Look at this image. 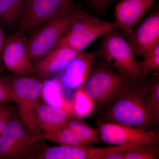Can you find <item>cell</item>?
Instances as JSON below:
<instances>
[{
  "label": "cell",
  "mask_w": 159,
  "mask_h": 159,
  "mask_svg": "<svg viewBox=\"0 0 159 159\" xmlns=\"http://www.w3.org/2000/svg\"><path fill=\"white\" fill-rule=\"evenodd\" d=\"M132 82L106 112L111 122L146 129L157 125L149 102V84Z\"/></svg>",
  "instance_id": "6da1fadb"
},
{
  "label": "cell",
  "mask_w": 159,
  "mask_h": 159,
  "mask_svg": "<svg viewBox=\"0 0 159 159\" xmlns=\"http://www.w3.org/2000/svg\"><path fill=\"white\" fill-rule=\"evenodd\" d=\"M132 82L108 66L101 65L92 67L89 77L80 87L93 100L95 108H103L112 104Z\"/></svg>",
  "instance_id": "7a4b0ae2"
},
{
  "label": "cell",
  "mask_w": 159,
  "mask_h": 159,
  "mask_svg": "<svg viewBox=\"0 0 159 159\" xmlns=\"http://www.w3.org/2000/svg\"><path fill=\"white\" fill-rule=\"evenodd\" d=\"M118 29L103 35L98 46V54L117 72L134 82H141L144 77L139 68L135 55Z\"/></svg>",
  "instance_id": "3957f363"
},
{
  "label": "cell",
  "mask_w": 159,
  "mask_h": 159,
  "mask_svg": "<svg viewBox=\"0 0 159 159\" xmlns=\"http://www.w3.org/2000/svg\"><path fill=\"white\" fill-rule=\"evenodd\" d=\"M43 139L30 134L13 116L0 134V159H38L47 147Z\"/></svg>",
  "instance_id": "277c9868"
},
{
  "label": "cell",
  "mask_w": 159,
  "mask_h": 159,
  "mask_svg": "<svg viewBox=\"0 0 159 159\" xmlns=\"http://www.w3.org/2000/svg\"><path fill=\"white\" fill-rule=\"evenodd\" d=\"M11 79L13 101L17 104L21 122L31 135L43 138L36 115L43 81L28 76L11 77Z\"/></svg>",
  "instance_id": "5b68a950"
},
{
  "label": "cell",
  "mask_w": 159,
  "mask_h": 159,
  "mask_svg": "<svg viewBox=\"0 0 159 159\" xmlns=\"http://www.w3.org/2000/svg\"><path fill=\"white\" fill-rule=\"evenodd\" d=\"M80 9L74 6L64 13L38 27L29 34L26 42L31 59L44 57L57 48L68 31Z\"/></svg>",
  "instance_id": "8992f818"
},
{
  "label": "cell",
  "mask_w": 159,
  "mask_h": 159,
  "mask_svg": "<svg viewBox=\"0 0 159 159\" xmlns=\"http://www.w3.org/2000/svg\"><path fill=\"white\" fill-rule=\"evenodd\" d=\"M115 29H118L115 22L102 20L80 9L57 47L67 46L77 52H82L94 41Z\"/></svg>",
  "instance_id": "52a82bcc"
},
{
  "label": "cell",
  "mask_w": 159,
  "mask_h": 159,
  "mask_svg": "<svg viewBox=\"0 0 159 159\" xmlns=\"http://www.w3.org/2000/svg\"><path fill=\"white\" fill-rule=\"evenodd\" d=\"M74 6L73 0H30L15 34L25 39L38 27Z\"/></svg>",
  "instance_id": "ba28073f"
},
{
  "label": "cell",
  "mask_w": 159,
  "mask_h": 159,
  "mask_svg": "<svg viewBox=\"0 0 159 159\" xmlns=\"http://www.w3.org/2000/svg\"><path fill=\"white\" fill-rule=\"evenodd\" d=\"M100 139L111 145L146 146L159 143L157 131L133 127L114 122L100 123L98 129Z\"/></svg>",
  "instance_id": "9c48e42d"
},
{
  "label": "cell",
  "mask_w": 159,
  "mask_h": 159,
  "mask_svg": "<svg viewBox=\"0 0 159 159\" xmlns=\"http://www.w3.org/2000/svg\"><path fill=\"white\" fill-rule=\"evenodd\" d=\"M2 59L6 67L16 76H28L34 72L26 41L16 34L6 38Z\"/></svg>",
  "instance_id": "30bf717a"
},
{
  "label": "cell",
  "mask_w": 159,
  "mask_h": 159,
  "mask_svg": "<svg viewBox=\"0 0 159 159\" xmlns=\"http://www.w3.org/2000/svg\"><path fill=\"white\" fill-rule=\"evenodd\" d=\"M135 56L144 57L159 43V11L156 8L127 38Z\"/></svg>",
  "instance_id": "8fae6325"
},
{
  "label": "cell",
  "mask_w": 159,
  "mask_h": 159,
  "mask_svg": "<svg viewBox=\"0 0 159 159\" xmlns=\"http://www.w3.org/2000/svg\"><path fill=\"white\" fill-rule=\"evenodd\" d=\"M156 0H121L115 10L116 22L127 39L139 22L153 6Z\"/></svg>",
  "instance_id": "7c38bea8"
},
{
  "label": "cell",
  "mask_w": 159,
  "mask_h": 159,
  "mask_svg": "<svg viewBox=\"0 0 159 159\" xmlns=\"http://www.w3.org/2000/svg\"><path fill=\"white\" fill-rule=\"evenodd\" d=\"M97 52H80L61 72L59 80L63 87L71 89H77L89 77L93 64L98 56Z\"/></svg>",
  "instance_id": "4fadbf2b"
},
{
  "label": "cell",
  "mask_w": 159,
  "mask_h": 159,
  "mask_svg": "<svg viewBox=\"0 0 159 159\" xmlns=\"http://www.w3.org/2000/svg\"><path fill=\"white\" fill-rule=\"evenodd\" d=\"M78 53L67 46H59L44 57L37 59L33 73L39 79H47L64 70Z\"/></svg>",
  "instance_id": "5bb4252c"
},
{
  "label": "cell",
  "mask_w": 159,
  "mask_h": 159,
  "mask_svg": "<svg viewBox=\"0 0 159 159\" xmlns=\"http://www.w3.org/2000/svg\"><path fill=\"white\" fill-rule=\"evenodd\" d=\"M70 112L40 102L37 111V122L43 134L65 125L72 117Z\"/></svg>",
  "instance_id": "9a60e30c"
},
{
  "label": "cell",
  "mask_w": 159,
  "mask_h": 159,
  "mask_svg": "<svg viewBox=\"0 0 159 159\" xmlns=\"http://www.w3.org/2000/svg\"><path fill=\"white\" fill-rule=\"evenodd\" d=\"M30 0H0V24L16 30L21 22Z\"/></svg>",
  "instance_id": "2e32d148"
},
{
  "label": "cell",
  "mask_w": 159,
  "mask_h": 159,
  "mask_svg": "<svg viewBox=\"0 0 159 159\" xmlns=\"http://www.w3.org/2000/svg\"><path fill=\"white\" fill-rule=\"evenodd\" d=\"M93 148L76 145H61L47 147L39 159H91Z\"/></svg>",
  "instance_id": "e0dca14e"
},
{
  "label": "cell",
  "mask_w": 159,
  "mask_h": 159,
  "mask_svg": "<svg viewBox=\"0 0 159 159\" xmlns=\"http://www.w3.org/2000/svg\"><path fill=\"white\" fill-rule=\"evenodd\" d=\"M62 87L58 79H45L40 97L46 104L65 109L71 112V102H68L65 99L62 93Z\"/></svg>",
  "instance_id": "ac0fdd59"
},
{
  "label": "cell",
  "mask_w": 159,
  "mask_h": 159,
  "mask_svg": "<svg viewBox=\"0 0 159 159\" xmlns=\"http://www.w3.org/2000/svg\"><path fill=\"white\" fill-rule=\"evenodd\" d=\"M65 125L88 147L101 139L98 129L89 126L79 119L71 117Z\"/></svg>",
  "instance_id": "d6986e66"
},
{
  "label": "cell",
  "mask_w": 159,
  "mask_h": 159,
  "mask_svg": "<svg viewBox=\"0 0 159 159\" xmlns=\"http://www.w3.org/2000/svg\"><path fill=\"white\" fill-rule=\"evenodd\" d=\"M77 89L71 102V113L72 116L80 119L90 115L95 106L93 100L84 92L81 88Z\"/></svg>",
  "instance_id": "ffe728a7"
},
{
  "label": "cell",
  "mask_w": 159,
  "mask_h": 159,
  "mask_svg": "<svg viewBox=\"0 0 159 159\" xmlns=\"http://www.w3.org/2000/svg\"><path fill=\"white\" fill-rule=\"evenodd\" d=\"M43 138L61 145L86 146L65 125L43 134Z\"/></svg>",
  "instance_id": "44dd1931"
},
{
  "label": "cell",
  "mask_w": 159,
  "mask_h": 159,
  "mask_svg": "<svg viewBox=\"0 0 159 159\" xmlns=\"http://www.w3.org/2000/svg\"><path fill=\"white\" fill-rule=\"evenodd\" d=\"M158 143L141 146L126 150L125 159H157L159 158Z\"/></svg>",
  "instance_id": "7402d4cb"
},
{
  "label": "cell",
  "mask_w": 159,
  "mask_h": 159,
  "mask_svg": "<svg viewBox=\"0 0 159 159\" xmlns=\"http://www.w3.org/2000/svg\"><path fill=\"white\" fill-rule=\"evenodd\" d=\"M143 57V61L138 64L142 74L145 77L159 68V43Z\"/></svg>",
  "instance_id": "603a6c76"
},
{
  "label": "cell",
  "mask_w": 159,
  "mask_h": 159,
  "mask_svg": "<svg viewBox=\"0 0 159 159\" xmlns=\"http://www.w3.org/2000/svg\"><path fill=\"white\" fill-rule=\"evenodd\" d=\"M149 106L154 116L159 120V79L153 80L149 84Z\"/></svg>",
  "instance_id": "cb8c5ba5"
},
{
  "label": "cell",
  "mask_w": 159,
  "mask_h": 159,
  "mask_svg": "<svg viewBox=\"0 0 159 159\" xmlns=\"http://www.w3.org/2000/svg\"><path fill=\"white\" fill-rule=\"evenodd\" d=\"M13 101L11 77L0 76V104Z\"/></svg>",
  "instance_id": "d4e9b609"
},
{
  "label": "cell",
  "mask_w": 159,
  "mask_h": 159,
  "mask_svg": "<svg viewBox=\"0 0 159 159\" xmlns=\"http://www.w3.org/2000/svg\"><path fill=\"white\" fill-rule=\"evenodd\" d=\"M13 116L11 108L6 103L0 104V134Z\"/></svg>",
  "instance_id": "484cf974"
},
{
  "label": "cell",
  "mask_w": 159,
  "mask_h": 159,
  "mask_svg": "<svg viewBox=\"0 0 159 159\" xmlns=\"http://www.w3.org/2000/svg\"><path fill=\"white\" fill-rule=\"evenodd\" d=\"M89 5L100 12H104L106 11L108 6L113 0H85Z\"/></svg>",
  "instance_id": "4316f807"
},
{
  "label": "cell",
  "mask_w": 159,
  "mask_h": 159,
  "mask_svg": "<svg viewBox=\"0 0 159 159\" xmlns=\"http://www.w3.org/2000/svg\"><path fill=\"white\" fill-rule=\"evenodd\" d=\"M6 38L5 37V34L2 29V26L0 24V66L3 64L2 59V54Z\"/></svg>",
  "instance_id": "83f0119b"
},
{
  "label": "cell",
  "mask_w": 159,
  "mask_h": 159,
  "mask_svg": "<svg viewBox=\"0 0 159 159\" xmlns=\"http://www.w3.org/2000/svg\"><path fill=\"white\" fill-rule=\"evenodd\" d=\"M126 150H119L107 156L105 159H125Z\"/></svg>",
  "instance_id": "f1b7e54d"
}]
</instances>
